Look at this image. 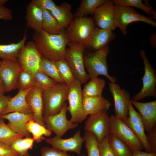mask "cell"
Instances as JSON below:
<instances>
[{
    "label": "cell",
    "mask_w": 156,
    "mask_h": 156,
    "mask_svg": "<svg viewBox=\"0 0 156 156\" xmlns=\"http://www.w3.org/2000/svg\"><path fill=\"white\" fill-rule=\"evenodd\" d=\"M34 42L42 56L54 62L65 59L66 46L69 42L63 31L57 34H49L42 29L33 36Z\"/></svg>",
    "instance_id": "1"
},
{
    "label": "cell",
    "mask_w": 156,
    "mask_h": 156,
    "mask_svg": "<svg viewBox=\"0 0 156 156\" xmlns=\"http://www.w3.org/2000/svg\"><path fill=\"white\" fill-rule=\"evenodd\" d=\"M109 46L100 49L87 53L83 55L85 68L90 79L102 75L107 78L112 83H115L116 78L109 75L107 57L109 53Z\"/></svg>",
    "instance_id": "2"
},
{
    "label": "cell",
    "mask_w": 156,
    "mask_h": 156,
    "mask_svg": "<svg viewBox=\"0 0 156 156\" xmlns=\"http://www.w3.org/2000/svg\"><path fill=\"white\" fill-rule=\"evenodd\" d=\"M69 87L66 84L57 83L42 90L43 116H50L58 113L67 100Z\"/></svg>",
    "instance_id": "3"
},
{
    "label": "cell",
    "mask_w": 156,
    "mask_h": 156,
    "mask_svg": "<svg viewBox=\"0 0 156 156\" xmlns=\"http://www.w3.org/2000/svg\"><path fill=\"white\" fill-rule=\"evenodd\" d=\"M66 48L65 59L69 66L75 79L82 84L90 79L85 70L83 52L85 47L83 43L68 42Z\"/></svg>",
    "instance_id": "4"
},
{
    "label": "cell",
    "mask_w": 156,
    "mask_h": 156,
    "mask_svg": "<svg viewBox=\"0 0 156 156\" xmlns=\"http://www.w3.org/2000/svg\"><path fill=\"white\" fill-rule=\"evenodd\" d=\"M115 5L114 23L116 28H118L123 35L127 34V26L133 22H144L156 27V22L152 18L140 14L131 7Z\"/></svg>",
    "instance_id": "5"
},
{
    "label": "cell",
    "mask_w": 156,
    "mask_h": 156,
    "mask_svg": "<svg viewBox=\"0 0 156 156\" xmlns=\"http://www.w3.org/2000/svg\"><path fill=\"white\" fill-rule=\"evenodd\" d=\"M95 27L92 18H75L67 28L65 34L69 42L83 43Z\"/></svg>",
    "instance_id": "6"
},
{
    "label": "cell",
    "mask_w": 156,
    "mask_h": 156,
    "mask_svg": "<svg viewBox=\"0 0 156 156\" xmlns=\"http://www.w3.org/2000/svg\"><path fill=\"white\" fill-rule=\"evenodd\" d=\"M81 84L76 79L69 87L67 100V111L71 116L70 120L73 123H81L87 118L83 110Z\"/></svg>",
    "instance_id": "7"
},
{
    "label": "cell",
    "mask_w": 156,
    "mask_h": 156,
    "mask_svg": "<svg viewBox=\"0 0 156 156\" xmlns=\"http://www.w3.org/2000/svg\"><path fill=\"white\" fill-rule=\"evenodd\" d=\"M109 117L110 133L126 144L133 151L144 148L139 139L120 118L113 115Z\"/></svg>",
    "instance_id": "8"
},
{
    "label": "cell",
    "mask_w": 156,
    "mask_h": 156,
    "mask_svg": "<svg viewBox=\"0 0 156 156\" xmlns=\"http://www.w3.org/2000/svg\"><path fill=\"white\" fill-rule=\"evenodd\" d=\"M85 132L93 133L99 143L110 133V120L107 111L103 110L89 115L86 121Z\"/></svg>",
    "instance_id": "9"
},
{
    "label": "cell",
    "mask_w": 156,
    "mask_h": 156,
    "mask_svg": "<svg viewBox=\"0 0 156 156\" xmlns=\"http://www.w3.org/2000/svg\"><path fill=\"white\" fill-rule=\"evenodd\" d=\"M140 54L144 65V73L142 79L143 86L141 90L133 97L132 100L138 101L147 97H156V71L147 59L144 50Z\"/></svg>",
    "instance_id": "10"
},
{
    "label": "cell",
    "mask_w": 156,
    "mask_h": 156,
    "mask_svg": "<svg viewBox=\"0 0 156 156\" xmlns=\"http://www.w3.org/2000/svg\"><path fill=\"white\" fill-rule=\"evenodd\" d=\"M42 56L34 42L29 41L20 51L17 60L22 70L33 74L39 70Z\"/></svg>",
    "instance_id": "11"
},
{
    "label": "cell",
    "mask_w": 156,
    "mask_h": 156,
    "mask_svg": "<svg viewBox=\"0 0 156 156\" xmlns=\"http://www.w3.org/2000/svg\"><path fill=\"white\" fill-rule=\"evenodd\" d=\"M67 111V104L65 102L57 114L43 116L46 128L60 138L68 130L74 129L79 125L78 124L73 123L67 119L66 116Z\"/></svg>",
    "instance_id": "12"
},
{
    "label": "cell",
    "mask_w": 156,
    "mask_h": 156,
    "mask_svg": "<svg viewBox=\"0 0 156 156\" xmlns=\"http://www.w3.org/2000/svg\"><path fill=\"white\" fill-rule=\"evenodd\" d=\"M115 5L112 1L105 0L95 10L92 18L95 26L100 29L112 31L116 28L114 22Z\"/></svg>",
    "instance_id": "13"
},
{
    "label": "cell",
    "mask_w": 156,
    "mask_h": 156,
    "mask_svg": "<svg viewBox=\"0 0 156 156\" xmlns=\"http://www.w3.org/2000/svg\"><path fill=\"white\" fill-rule=\"evenodd\" d=\"M22 70L17 60H2L0 67V79L4 84L6 92L17 88L18 77Z\"/></svg>",
    "instance_id": "14"
},
{
    "label": "cell",
    "mask_w": 156,
    "mask_h": 156,
    "mask_svg": "<svg viewBox=\"0 0 156 156\" xmlns=\"http://www.w3.org/2000/svg\"><path fill=\"white\" fill-rule=\"evenodd\" d=\"M44 140L53 148L66 152H74L78 155L81 154L82 145L85 141L80 130H77L72 137L68 138L62 139L55 135L52 138H45Z\"/></svg>",
    "instance_id": "15"
},
{
    "label": "cell",
    "mask_w": 156,
    "mask_h": 156,
    "mask_svg": "<svg viewBox=\"0 0 156 156\" xmlns=\"http://www.w3.org/2000/svg\"><path fill=\"white\" fill-rule=\"evenodd\" d=\"M108 85L114 98L115 116L120 119H124L129 115V105L131 100L130 94L125 90L121 89L118 84L109 82Z\"/></svg>",
    "instance_id": "16"
},
{
    "label": "cell",
    "mask_w": 156,
    "mask_h": 156,
    "mask_svg": "<svg viewBox=\"0 0 156 156\" xmlns=\"http://www.w3.org/2000/svg\"><path fill=\"white\" fill-rule=\"evenodd\" d=\"M129 115L126 118L121 119L135 134L142 143L146 152H151L147 141L143 122L139 113L134 109L131 102L128 107Z\"/></svg>",
    "instance_id": "17"
},
{
    "label": "cell",
    "mask_w": 156,
    "mask_h": 156,
    "mask_svg": "<svg viewBox=\"0 0 156 156\" xmlns=\"http://www.w3.org/2000/svg\"><path fill=\"white\" fill-rule=\"evenodd\" d=\"M116 37L112 31L96 27L83 44L85 48L92 51H96L108 46L109 43L114 40Z\"/></svg>",
    "instance_id": "18"
},
{
    "label": "cell",
    "mask_w": 156,
    "mask_h": 156,
    "mask_svg": "<svg viewBox=\"0 0 156 156\" xmlns=\"http://www.w3.org/2000/svg\"><path fill=\"white\" fill-rule=\"evenodd\" d=\"M0 118L7 120L8 125L15 132L23 137H31V134L25 129V126L29 120L34 119L33 114L13 112L1 114Z\"/></svg>",
    "instance_id": "19"
},
{
    "label": "cell",
    "mask_w": 156,
    "mask_h": 156,
    "mask_svg": "<svg viewBox=\"0 0 156 156\" xmlns=\"http://www.w3.org/2000/svg\"><path fill=\"white\" fill-rule=\"evenodd\" d=\"M130 102L140 112L145 131L148 132L156 125V101L142 103L131 99Z\"/></svg>",
    "instance_id": "20"
},
{
    "label": "cell",
    "mask_w": 156,
    "mask_h": 156,
    "mask_svg": "<svg viewBox=\"0 0 156 156\" xmlns=\"http://www.w3.org/2000/svg\"><path fill=\"white\" fill-rule=\"evenodd\" d=\"M42 90L38 87H34L27 93L26 96V100L32 111L34 120L45 127L43 115Z\"/></svg>",
    "instance_id": "21"
},
{
    "label": "cell",
    "mask_w": 156,
    "mask_h": 156,
    "mask_svg": "<svg viewBox=\"0 0 156 156\" xmlns=\"http://www.w3.org/2000/svg\"><path fill=\"white\" fill-rule=\"evenodd\" d=\"M34 87L25 90H19L18 93L9 99L6 107L1 114L13 112L33 114L31 108L27 102L26 96L29 90Z\"/></svg>",
    "instance_id": "22"
},
{
    "label": "cell",
    "mask_w": 156,
    "mask_h": 156,
    "mask_svg": "<svg viewBox=\"0 0 156 156\" xmlns=\"http://www.w3.org/2000/svg\"><path fill=\"white\" fill-rule=\"evenodd\" d=\"M82 103L84 113L87 116L103 110L108 111L111 103L102 96L83 97Z\"/></svg>",
    "instance_id": "23"
},
{
    "label": "cell",
    "mask_w": 156,
    "mask_h": 156,
    "mask_svg": "<svg viewBox=\"0 0 156 156\" xmlns=\"http://www.w3.org/2000/svg\"><path fill=\"white\" fill-rule=\"evenodd\" d=\"M71 9L70 4L64 2L50 11L62 29L67 28L74 18Z\"/></svg>",
    "instance_id": "24"
},
{
    "label": "cell",
    "mask_w": 156,
    "mask_h": 156,
    "mask_svg": "<svg viewBox=\"0 0 156 156\" xmlns=\"http://www.w3.org/2000/svg\"><path fill=\"white\" fill-rule=\"evenodd\" d=\"M43 10L38 6L30 2L27 5L25 18L28 27L38 32L42 29Z\"/></svg>",
    "instance_id": "25"
},
{
    "label": "cell",
    "mask_w": 156,
    "mask_h": 156,
    "mask_svg": "<svg viewBox=\"0 0 156 156\" xmlns=\"http://www.w3.org/2000/svg\"><path fill=\"white\" fill-rule=\"evenodd\" d=\"M27 34H25L22 39L16 43L0 44V58L17 60L18 55L25 44Z\"/></svg>",
    "instance_id": "26"
},
{
    "label": "cell",
    "mask_w": 156,
    "mask_h": 156,
    "mask_svg": "<svg viewBox=\"0 0 156 156\" xmlns=\"http://www.w3.org/2000/svg\"><path fill=\"white\" fill-rule=\"evenodd\" d=\"M104 79L96 78L90 79L86 83L83 90V97H98L102 96V93L105 85Z\"/></svg>",
    "instance_id": "27"
},
{
    "label": "cell",
    "mask_w": 156,
    "mask_h": 156,
    "mask_svg": "<svg viewBox=\"0 0 156 156\" xmlns=\"http://www.w3.org/2000/svg\"><path fill=\"white\" fill-rule=\"evenodd\" d=\"M25 129L29 133H31L34 141L37 143L44 140V136L49 137L52 134L50 130L36 122L34 119H31L27 122Z\"/></svg>",
    "instance_id": "28"
},
{
    "label": "cell",
    "mask_w": 156,
    "mask_h": 156,
    "mask_svg": "<svg viewBox=\"0 0 156 156\" xmlns=\"http://www.w3.org/2000/svg\"><path fill=\"white\" fill-rule=\"evenodd\" d=\"M108 138L109 146L115 156H132L133 151L125 143L111 133Z\"/></svg>",
    "instance_id": "29"
},
{
    "label": "cell",
    "mask_w": 156,
    "mask_h": 156,
    "mask_svg": "<svg viewBox=\"0 0 156 156\" xmlns=\"http://www.w3.org/2000/svg\"><path fill=\"white\" fill-rule=\"evenodd\" d=\"M39 70L57 83L65 84L54 62L42 56L40 64Z\"/></svg>",
    "instance_id": "30"
},
{
    "label": "cell",
    "mask_w": 156,
    "mask_h": 156,
    "mask_svg": "<svg viewBox=\"0 0 156 156\" xmlns=\"http://www.w3.org/2000/svg\"><path fill=\"white\" fill-rule=\"evenodd\" d=\"M43 10L42 29L46 32L52 34H60L62 32L57 21L50 12Z\"/></svg>",
    "instance_id": "31"
},
{
    "label": "cell",
    "mask_w": 156,
    "mask_h": 156,
    "mask_svg": "<svg viewBox=\"0 0 156 156\" xmlns=\"http://www.w3.org/2000/svg\"><path fill=\"white\" fill-rule=\"evenodd\" d=\"M105 0H83L81 1L78 10L75 13V18L85 17L93 14L95 10L103 4Z\"/></svg>",
    "instance_id": "32"
},
{
    "label": "cell",
    "mask_w": 156,
    "mask_h": 156,
    "mask_svg": "<svg viewBox=\"0 0 156 156\" xmlns=\"http://www.w3.org/2000/svg\"><path fill=\"white\" fill-rule=\"evenodd\" d=\"M112 1L114 4H118L137 8L148 15H152L153 18H156V12L148 1H146L145 3H144L141 0H114Z\"/></svg>",
    "instance_id": "33"
},
{
    "label": "cell",
    "mask_w": 156,
    "mask_h": 156,
    "mask_svg": "<svg viewBox=\"0 0 156 156\" xmlns=\"http://www.w3.org/2000/svg\"><path fill=\"white\" fill-rule=\"evenodd\" d=\"M23 136L12 130L4 122L3 119H0V142L10 145L15 140Z\"/></svg>",
    "instance_id": "34"
},
{
    "label": "cell",
    "mask_w": 156,
    "mask_h": 156,
    "mask_svg": "<svg viewBox=\"0 0 156 156\" xmlns=\"http://www.w3.org/2000/svg\"><path fill=\"white\" fill-rule=\"evenodd\" d=\"M54 63L64 83L69 87L73 84L75 79L65 59L59 60Z\"/></svg>",
    "instance_id": "35"
},
{
    "label": "cell",
    "mask_w": 156,
    "mask_h": 156,
    "mask_svg": "<svg viewBox=\"0 0 156 156\" xmlns=\"http://www.w3.org/2000/svg\"><path fill=\"white\" fill-rule=\"evenodd\" d=\"M36 86V83L33 74L22 70L18 77L17 88L19 90H23Z\"/></svg>",
    "instance_id": "36"
},
{
    "label": "cell",
    "mask_w": 156,
    "mask_h": 156,
    "mask_svg": "<svg viewBox=\"0 0 156 156\" xmlns=\"http://www.w3.org/2000/svg\"><path fill=\"white\" fill-rule=\"evenodd\" d=\"M85 142L88 156H99L98 150L99 143L97 140L92 133L85 132L83 135Z\"/></svg>",
    "instance_id": "37"
},
{
    "label": "cell",
    "mask_w": 156,
    "mask_h": 156,
    "mask_svg": "<svg viewBox=\"0 0 156 156\" xmlns=\"http://www.w3.org/2000/svg\"><path fill=\"white\" fill-rule=\"evenodd\" d=\"M36 84V86L43 90L52 87L57 83L44 73L38 70L33 74Z\"/></svg>",
    "instance_id": "38"
},
{
    "label": "cell",
    "mask_w": 156,
    "mask_h": 156,
    "mask_svg": "<svg viewBox=\"0 0 156 156\" xmlns=\"http://www.w3.org/2000/svg\"><path fill=\"white\" fill-rule=\"evenodd\" d=\"M108 135L101 142L99 143L98 147L99 156H115L109 146Z\"/></svg>",
    "instance_id": "39"
},
{
    "label": "cell",
    "mask_w": 156,
    "mask_h": 156,
    "mask_svg": "<svg viewBox=\"0 0 156 156\" xmlns=\"http://www.w3.org/2000/svg\"><path fill=\"white\" fill-rule=\"evenodd\" d=\"M41 156H74L53 147H44L40 149Z\"/></svg>",
    "instance_id": "40"
},
{
    "label": "cell",
    "mask_w": 156,
    "mask_h": 156,
    "mask_svg": "<svg viewBox=\"0 0 156 156\" xmlns=\"http://www.w3.org/2000/svg\"><path fill=\"white\" fill-rule=\"evenodd\" d=\"M31 2L36 5L42 10L50 11L57 6L52 0H32Z\"/></svg>",
    "instance_id": "41"
},
{
    "label": "cell",
    "mask_w": 156,
    "mask_h": 156,
    "mask_svg": "<svg viewBox=\"0 0 156 156\" xmlns=\"http://www.w3.org/2000/svg\"><path fill=\"white\" fill-rule=\"evenodd\" d=\"M146 137L151 152L156 153V125L148 132Z\"/></svg>",
    "instance_id": "42"
},
{
    "label": "cell",
    "mask_w": 156,
    "mask_h": 156,
    "mask_svg": "<svg viewBox=\"0 0 156 156\" xmlns=\"http://www.w3.org/2000/svg\"><path fill=\"white\" fill-rule=\"evenodd\" d=\"M0 156H21L10 145L0 142Z\"/></svg>",
    "instance_id": "43"
},
{
    "label": "cell",
    "mask_w": 156,
    "mask_h": 156,
    "mask_svg": "<svg viewBox=\"0 0 156 156\" xmlns=\"http://www.w3.org/2000/svg\"><path fill=\"white\" fill-rule=\"evenodd\" d=\"M12 11L4 5H0V19L10 20L12 19Z\"/></svg>",
    "instance_id": "44"
},
{
    "label": "cell",
    "mask_w": 156,
    "mask_h": 156,
    "mask_svg": "<svg viewBox=\"0 0 156 156\" xmlns=\"http://www.w3.org/2000/svg\"><path fill=\"white\" fill-rule=\"evenodd\" d=\"M34 141L33 138L31 137L22 138L21 142V147L25 152L28 153V150L32 148Z\"/></svg>",
    "instance_id": "45"
},
{
    "label": "cell",
    "mask_w": 156,
    "mask_h": 156,
    "mask_svg": "<svg viewBox=\"0 0 156 156\" xmlns=\"http://www.w3.org/2000/svg\"><path fill=\"white\" fill-rule=\"evenodd\" d=\"M11 97L10 95L0 96V114L6 106L8 102Z\"/></svg>",
    "instance_id": "46"
},
{
    "label": "cell",
    "mask_w": 156,
    "mask_h": 156,
    "mask_svg": "<svg viewBox=\"0 0 156 156\" xmlns=\"http://www.w3.org/2000/svg\"><path fill=\"white\" fill-rule=\"evenodd\" d=\"M132 156H156V153L143 152L138 150L133 151Z\"/></svg>",
    "instance_id": "47"
},
{
    "label": "cell",
    "mask_w": 156,
    "mask_h": 156,
    "mask_svg": "<svg viewBox=\"0 0 156 156\" xmlns=\"http://www.w3.org/2000/svg\"><path fill=\"white\" fill-rule=\"evenodd\" d=\"M149 40L151 46L155 49L156 48V32H155L150 36Z\"/></svg>",
    "instance_id": "48"
},
{
    "label": "cell",
    "mask_w": 156,
    "mask_h": 156,
    "mask_svg": "<svg viewBox=\"0 0 156 156\" xmlns=\"http://www.w3.org/2000/svg\"><path fill=\"white\" fill-rule=\"evenodd\" d=\"M6 92L5 86L3 82L0 79V96L3 95Z\"/></svg>",
    "instance_id": "49"
},
{
    "label": "cell",
    "mask_w": 156,
    "mask_h": 156,
    "mask_svg": "<svg viewBox=\"0 0 156 156\" xmlns=\"http://www.w3.org/2000/svg\"><path fill=\"white\" fill-rule=\"evenodd\" d=\"M8 1L7 0H0V5H3Z\"/></svg>",
    "instance_id": "50"
},
{
    "label": "cell",
    "mask_w": 156,
    "mask_h": 156,
    "mask_svg": "<svg viewBox=\"0 0 156 156\" xmlns=\"http://www.w3.org/2000/svg\"><path fill=\"white\" fill-rule=\"evenodd\" d=\"M77 156H86V155H85L84 154H80V155H78Z\"/></svg>",
    "instance_id": "51"
},
{
    "label": "cell",
    "mask_w": 156,
    "mask_h": 156,
    "mask_svg": "<svg viewBox=\"0 0 156 156\" xmlns=\"http://www.w3.org/2000/svg\"><path fill=\"white\" fill-rule=\"evenodd\" d=\"M1 63H2V60H1L0 59V67L1 66Z\"/></svg>",
    "instance_id": "52"
},
{
    "label": "cell",
    "mask_w": 156,
    "mask_h": 156,
    "mask_svg": "<svg viewBox=\"0 0 156 156\" xmlns=\"http://www.w3.org/2000/svg\"><path fill=\"white\" fill-rule=\"evenodd\" d=\"M29 156V154L27 155V156Z\"/></svg>",
    "instance_id": "53"
},
{
    "label": "cell",
    "mask_w": 156,
    "mask_h": 156,
    "mask_svg": "<svg viewBox=\"0 0 156 156\" xmlns=\"http://www.w3.org/2000/svg\"></svg>",
    "instance_id": "54"
}]
</instances>
